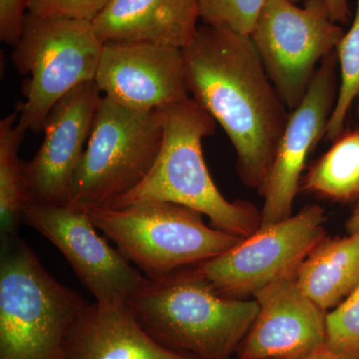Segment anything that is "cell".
Wrapping results in <instances>:
<instances>
[{
	"instance_id": "24",
	"label": "cell",
	"mask_w": 359,
	"mask_h": 359,
	"mask_svg": "<svg viewBox=\"0 0 359 359\" xmlns=\"http://www.w3.org/2000/svg\"><path fill=\"white\" fill-rule=\"evenodd\" d=\"M26 0H0V39L15 46L22 33Z\"/></svg>"
},
{
	"instance_id": "26",
	"label": "cell",
	"mask_w": 359,
	"mask_h": 359,
	"mask_svg": "<svg viewBox=\"0 0 359 359\" xmlns=\"http://www.w3.org/2000/svg\"><path fill=\"white\" fill-rule=\"evenodd\" d=\"M283 359H355L348 358V356L344 355L335 353L332 349L328 348L327 346L320 347L316 351H311V353L302 354V355L294 356V358H283Z\"/></svg>"
},
{
	"instance_id": "13",
	"label": "cell",
	"mask_w": 359,
	"mask_h": 359,
	"mask_svg": "<svg viewBox=\"0 0 359 359\" xmlns=\"http://www.w3.org/2000/svg\"><path fill=\"white\" fill-rule=\"evenodd\" d=\"M95 82L102 95L134 110L166 109L191 98L183 50L163 45L104 43Z\"/></svg>"
},
{
	"instance_id": "16",
	"label": "cell",
	"mask_w": 359,
	"mask_h": 359,
	"mask_svg": "<svg viewBox=\"0 0 359 359\" xmlns=\"http://www.w3.org/2000/svg\"><path fill=\"white\" fill-rule=\"evenodd\" d=\"M68 359H196L156 341L127 301L89 304L68 341Z\"/></svg>"
},
{
	"instance_id": "23",
	"label": "cell",
	"mask_w": 359,
	"mask_h": 359,
	"mask_svg": "<svg viewBox=\"0 0 359 359\" xmlns=\"http://www.w3.org/2000/svg\"><path fill=\"white\" fill-rule=\"evenodd\" d=\"M109 0H26V13L42 18L92 22Z\"/></svg>"
},
{
	"instance_id": "6",
	"label": "cell",
	"mask_w": 359,
	"mask_h": 359,
	"mask_svg": "<svg viewBox=\"0 0 359 359\" xmlns=\"http://www.w3.org/2000/svg\"><path fill=\"white\" fill-rule=\"evenodd\" d=\"M103 45L89 21L25 14L11 59L27 76L25 100L18 109L26 131H43L47 116L60 99L79 85L95 81Z\"/></svg>"
},
{
	"instance_id": "28",
	"label": "cell",
	"mask_w": 359,
	"mask_h": 359,
	"mask_svg": "<svg viewBox=\"0 0 359 359\" xmlns=\"http://www.w3.org/2000/svg\"><path fill=\"white\" fill-rule=\"evenodd\" d=\"M358 118H359V106L358 107Z\"/></svg>"
},
{
	"instance_id": "27",
	"label": "cell",
	"mask_w": 359,
	"mask_h": 359,
	"mask_svg": "<svg viewBox=\"0 0 359 359\" xmlns=\"http://www.w3.org/2000/svg\"><path fill=\"white\" fill-rule=\"evenodd\" d=\"M349 233H359V202L347 224Z\"/></svg>"
},
{
	"instance_id": "3",
	"label": "cell",
	"mask_w": 359,
	"mask_h": 359,
	"mask_svg": "<svg viewBox=\"0 0 359 359\" xmlns=\"http://www.w3.org/2000/svg\"><path fill=\"white\" fill-rule=\"evenodd\" d=\"M163 112L164 139L147 176L105 207L162 201L195 210L207 216L214 228L237 237L247 238L259 230L261 214L256 208L243 201L226 200L205 165L202 142L216 131V120L193 98Z\"/></svg>"
},
{
	"instance_id": "18",
	"label": "cell",
	"mask_w": 359,
	"mask_h": 359,
	"mask_svg": "<svg viewBox=\"0 0 359 359\" xmlns=\"http://www.w3.org/2000/svg\"><path fill=\"white\" fill-rule=\"evenodd\" d=\"M18 112L0 121V219L4 238L18 237V226L32 201L26 176V162L18 152L26 130L18 120Z\"/></svg>"
},
{
	"instance_id": "21",
	"label": "cell",
	"mask_w": 359,
	"mask_h": 359,
	"mask_svg": "<svg viewBox=\"0 0 359 359\" xmlns=\"http://www.w3.org/2000/svg\"><path fill=\"white\" fill-rule=\"evenodd\" d=\"M266 0H199L204 25L250 35Z\"/></svg>"
},
{
	"instance_id": "22",
	"label": "cell",
	"mask_w": 359,
	"mask_h": 359,
	"mask_svg": "<svg viewBox=\"0 0 359 359\" xmlns=\"http://www.w3.org/2000/svg\"><path fill=\"white\" fill-rule=\"evenodd\" d=\"M325 346L359 359V285L325 316Z\"/></svg>"
},
{
	"instance_id": "15",
	"label": "cell",
	"mask_w": 359,
	"mask_h": 359,
	"mask_svg": "<svg viewBox=\"0 0 359 359\" xmlns=\"http://www.w3.org/2000/svg\"><path fill=\"white\" fill-rule=\"evenodd\" d=\"M199 0H109L92 21L103 42L186 48L197 33Z\"/></svg>"
},
{
	"instance_id": "19",
	"label": "cell",
	"mask_w": 359,
	"mask_h": 359,
	"mask_svg": "<svg viewBox=\"0 0 359 359\" xmlns=\"http://www.w3.org/2000/svg\"><path fill=\"white\" fill-rule=\"evenodd\" d=\"M302 189L340 202L359 196V128L335 139L304 176Z\"/></svg>"
},
{
	"instance_id": "1",
	"label": "cell",
	"mask_w": 359,
	"mask_h": 359,
	"mask_svg": "<svg viewBox=\"0 0 359 359\" xmlns=\"http://www.w3.org/2000/svg\"><path fill=\"white\" fill-rule=\"evenodd\" d=\"M191 98L219 123L245 185L261 193L290 113L250 35L202 25L186 48Z\"/></svg>"
},
{
	"instance_id": "8",
	"label": "cell",
	"mask_w": 359,
	"mask_h": 359,
	"mask_svg": "<svg viewBox=\"0 0 359 359\" xmlns=\"http://www.w3.org/2000/svg\"><path fill=\"white\" fill-rule=\"evenodd\" d=\"M266 0L250 33L269 77L290 111L302 102L321 62L344 32L325 0Z\"/></svg>"
},
{
	"instance_id": "20",
	"label": "cell",
	"mask_w": 359,
	"mask_h": 359,
	"mask_svg": "<svg viewBox=\"0 0 359 359\" xmlns=\"http://www.w3.org/2000/svg\"><path fill=\"white\" fill-rule=\"evenodd\" d=\"M340 68L337 102L325 130V138L335 140L344 133V123L351 106L359 96V0L353 25L335 49Z\"/></svg>"
},
{
	"instance_id": "9",
	"label": "cell",
	"mask_w": 359,
	"mask_h": 359,
	"mask_svg": "<svg viewBox=\"0 0 359 359\" xmlns=\"http://www.w3.org/2000/svg\"><path fill=\"white\" fill-rule=\"evenodd\" d=\"M325 222L320 205H306L287 219L259 228L198 268L219 294L249 299L266 285L297 273L325 238Z\"/></svg>"
},
{
	"instance_id": "12",
	"label": "cell",
	"mask_w": 359,
	"mask_h": 359,
	"mask_svg": "<svg viewBox=\"0 0 359 359\" xmlns=\"http://www.w3.org/2000/svg\"><path fill=\"white\" fill-rule=\"evenodd\" d=\"M102 96L95 81L86 82L66 94L49 112L43 142L34 157L26 162V176L34 202L69 204L75 176Z\"/></svg>"
},
{
	"instance_id": "7",
	"label": "cell",
	"mask_w": 359,
	"mask_h": 359,
	"mask_svg": "<svg viewBox=\"0 0 359 359\" xmlns=\"http://www.w3.org/2000/svg\"><path fill=\"white\" fill-rule=\"evenodd\" d=\"M164 132L163 110H134L103 95L68 205H107L133 190L157 159Z\"/></svg>"
},
{
	"instance_id": "25",
	"label": "cell",
	"mask_w": 359,
	"mask_h": 359,
	"mask_svg": "<svg viewBox=\"0 0 359 359\" xmlns=\"http://www.w3.org/2000/svg\"><path fill=\"white\" fill-rule=\"evenodd\" d=\"M294 4H299V2H304L306 0H290ZM327 2L328 11L330 16L337 23L346 25L351 16V7H349L348 0H325Z\"/></svg>"
},
{
	"instance_id": "10",
	"label": "cell",
	"mask_w": 359,
	"mask_h": 359,
	"mask_svg": "<svg viewBox=\"0 0 359 359\" xmlns=\"http://www.w3.org/2000/svg\"><path fill=\"white\" fill-rule=\"evenodd\" d=\"M23 223L57 248L95 302L128 301L149 282L119 250L97 233L83 209L32 201L23 214Z\"/></svg>"
},
{
	"instance_id": "2",
	"label": "cell",
	"mask_w": 359,
	"mask_h": 359,
	"mask_svg": "<svg viewBox=\"0 0 359 359\" xmlns=\"http://www.w3.org/2000/svg\"><path fill=\"white\" fill-rule=\"evenodd\" d=\"M149 334L196 359H231L259 313L256 299L219 294L198 266L149 280L128 299Z\"/></svg>"
},
{
	"instance_id": "4",
	"label": "cell",
	"mask_w": 359,
	"mask_h": 359,
	"mask_svg": "<svg viewBox=\"0 0 359 359\" xmlns=\"http://www.w3.org/2000/svg\"><path fill=\"white\" fill-rule=\"evenodd\" d=\"M4 240L0 359H68L71 332L89 302L50 275L18 236Z\"/></svg>"
},
{
	"instance_id": "11",
	"label": "cell",
	"mask_w": 359,
	"mask_h": 359,
	"mask_svg": "<svg viewBox=\"0 0 359 359\" xmlns=\"http://www.w3.org/2000/svg\"><path fill=\"white\" fill-rule=\"evenodd\" d=\"M337 66L339 59L337 51H334L321 61L302 102L290 112L275 159L261 191L264 203L259 228L278 223L292 215L306 160L325 136L337 102Z\"/></svg>"
},
{
	"instance_id": "14",
	"label": "cell",
	"mask_w": 359,
	"mask_h": 359,
	"mask_svg": "<svg viewBox=\"0 0 359 359\" xmlns=\"http://www.w3.org/2000/svg\"><path fill=\"white\" fill-rule=\"evenodd\" d=\"M252 297L259 313L237 359L294 358L325 346L327 313L304 294L295 275L266 285Z\"/></svg>"
},
{
	"instance_id": "5",
	"label": "cell",
	"mask_w": 359,
	"mask_h": 359,
	"mask_svg": "<svg viewBox=\"0 0 359 359\" xmlns=\"http://www.w3.org/2000/svg\"><path fill=\"white\" fill-rule=\"evenodd\" d=\"M97 230L149 280L219 257L242 238L207 226L201 212L162 201L83 209Z\"/></svg>"
},
{
	"instance_id": "17",
	"label": "cell",
	"mask_w": 359,
	"mask_h": 359,
	"mask_svg": "<svg viewBox=\"0 0 359 359\" xmlns=\"http://www.w3.org/2000/svg\"><path fill=\"white\" fill-rule=\"evenodd\" d=\"M295 276L304 294L321 309L339 306L359 285V233L323 238Z\"/></svg>"
}]
</instances>
